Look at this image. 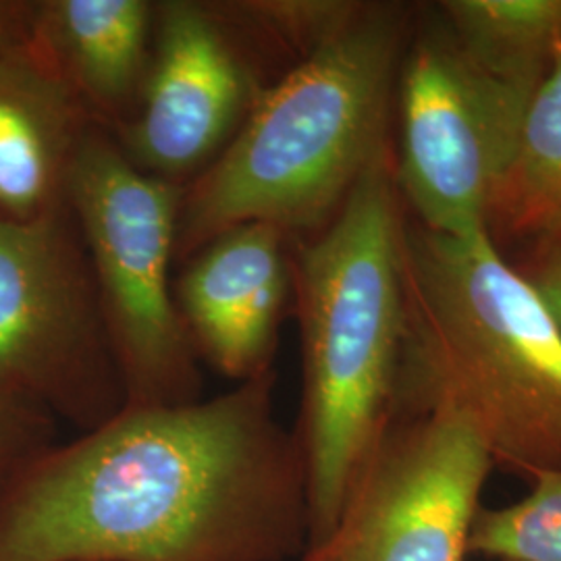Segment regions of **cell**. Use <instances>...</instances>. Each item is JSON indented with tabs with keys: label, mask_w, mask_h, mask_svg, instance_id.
Listing matches in <instances>:
<instances>
[{
	"label": "cell",
	"mask_w": 561,
	"mask_h": 561,
	"mask_svg": "<svg viewBox=\"0 0 561 561\" xmlns=\"http://www.w3.org/2000/svg\"><path fill=\"white\" fill-rule=\"evenodd\" d=\"M277 375L125 405L0 484V561H289L308 542L300 442Z\"/></svg>",
	"instance_id": "1"
},
{
	"label": "cell",
	"mask_w": 561,
	"mask_h": 561,
	"mask_svg": "<svg viewBox=\"0 0 561 561\" xmlns=\"http://www.w3.org/2000/svg\"><path fill=\"white\" fill-rule=\"evenodd\" d=\"M401 248L393 414L458 419L526 481L561 472V327L537 289L486 231L443 236L405 215Z\"/></svg>",
	"instance_id": "2"
},
{
	"label": "cell",
	"mask_w": 561,
	"mask_h": 561,
	"mask_svg": "<svg viewBox=\"0 0 561 561\" xmlns=\"http://www.w3.org/2000/svg\"><path fill=\"white\" fill-rule=\"evenodd\" d=\"M419 4L362 2L337 36L264 88L221 157L183 187L178 259L266 222L294 238L340 213L391 150L396 85Z\"/></svg>",
	"instance_id": "3"
},
{
	"label": "cell",
	"mask_w": 561,
	"mask_h": 561,
	"mask_svg": "<svg viewBox=\"0 0 561 561\" xmlns=\"http://www.w3.org/2000/svg\"><path fill=\"white\" fill-rule=\"evenodd\" d=\"M403 217L387 150L331 221L294 240L304 364L296 437L308 497L304 558L335 530L393 414L405 324Z\"/></svg>",
	"instance_id": "4"
},
{
	"label": "cell",
	"mask_w": 561,
	"mask_h": 561,
	"mask_svg": "<svg viewBox=\"0 0 561 561\" xmlns=\"http://www.w3.org/2000/svg\"><path fill=\"white\" fill-rule=\"evenodd\" d=\"M181 201L183 185L141 171L99 125L85 131L67 206L92 264L127 405L201 400V356L171 280Z\"/></svg>",
	"instance_id": "5"
},
{
	"label": "cell",
	"mask_w": 561,
	"mask_h": 561,
	"mask_svg": "<svg viewBox=\"0 0 561 561\" xmlns=\"http://www.w3.org/2000/svg\"><path fill=\"white\" fill-rule=\"evenodd\" d=\"M537 88L472 59L435 4H419L393 104V180L401 206L424 229L468 238L507 173Z\"/></svg>",
	"instance_id": "6"
},
{
	"label": "cell",
	"mask_w": 561,
	"mask_h": 561,
	"mask_svg": "<svg viewBox=\"0 0 561 561\" xmlns=\"http://www.w3.org/2000/svg\"><path fill=\"white\" fill-rule=\"evenodd\" d=\"M0 387L88 433L127 405L101 296L69 206L0 217Z\"/></svg>",
	"instance_id": "7"
},
{
	"label": "cell",
	"mask_w": 561,
	"mask_h": 561,
	"mask_svg": "<svg viewBox=\"0 0 561 561\" xmlns=\"http://www.w3.org/2000/svg\"><path fill=\"white\" fill-rule=\"evenodd\" d=\"M493 461L447 414H393L335 530L301 561H466Z\"/></svg>",
	"instance_id": "8"
},
{
	"label": "cell",
	"mask_w": 561,
	"mask_h": 561,
	"mask_svg": "<svg viewBox=\"0 0 561 561\" xmlns=\"http://www.w3.org/2000/svg\"><path fill=\"white\" fill-rule=\"evenodd\" d=\"M252 34L222 2H157L148 80L136 115L111 134L141 171L187 185L221 157L273 81L261 80Z\"/></svg>",
	"instance_id": "9"
},
{
	"label": "cell",
	"mask_w": 561,
	"mask_h": 561,
	"mask_svg": "<svg viewBox=\"0 0 561 561\" xmlns=\"http://www.w3.org/2000/svg\"><path fill=\"white\" fill-rule=\"evenodd\" d=\"M294 236L245 222L194 252L175 283L181 321L201 360L236 382L273 373L294 296Z\"/></svg>",
	"instance_id": "10"
},
{
	"label": "cell",
	"mask_w": 561,
	"mask_h": 561,
	"mask_svg": "<svg viewBox=\"0 0 561 561\" xmlns=\"http://www.w3.org/2000/svg\"><path fill=\"white\" fill-rule=\"evenodd\" d=\"M94 123L32 42H0V217L67 208V181Z\"/></svg>",
	"instance_id": "11"
},
{
	"label": "cell",
	"mask_w": 561,
	"mask_h": 561,
	"mask_svg": "<svg viewBox=\"0 0 561 561\" xmlns=\"http://www.w3.org/2000/svg\"><path fill=\"white\" fill-rule=\"evenodd\" d=\"M157 2H34L30 42L94 125L115 134L136 115L148 80Z\"/></svg>",
	"instance_id": "12"
},
{
	"label": "cell",
	"mask_w": 561,
	"mask_h": 561,
	"mask_svg": "<svg viewBox=\"0 0 561 561\" xmlns=\"http://www.w3.org/2000/svg\"><path fill=\"white\" fill-rule=\"evenodd\" d=\"M486 236L507 261L561 236V57L528 102L516 154L486 213Z\"/></svg>",
	"instance_id": "13"
},
{
	"label": "cell",
	"mask_w": 561,
	"mask_h": 561,
	"mask_svg": "<svg viewBox=\"0 0 561 561\" xmlns=\"http://www.w3.org/2000/svg\"><path fill=\"white\" fill-rule=\"evenodd\" d=\"M443 23L491 73L539 88L561 57V0H442Z\"/></svg>",
	"instance_id": "14"
},
{
	"label": "cell",
	"mask_w": 561,
	"mask_h": 561,
	"mask_svg": "<svg viewBox=\"0 0 561 561\" xmlns=\"http://www.w3.org/2000/svg\"><path fill=\"white\" fill-rule=\"evenodd\" d=\"M468 553L500 561H561V472L537 479L520 502L481 507Z\"/></svg>",
	"instance_id": "15"
},
{
	"label": "cell",
	"mask_w": 561,
	"mask_h": 561,
	"mask_svg": "<svg viewBox=\"0 0 561 561\" xmlns=\"http://www.w3.org/2000/svg\"><path fill=\"white\" fill-rule=\"evenodd\" d=\"M225 11L264 46L291 65L306 59L358 15L356 0H243L222 2Z\"/></svg>",
	"instance_id": "16"
},
{
	"label": "cell",
	"mask_w": 561,
	"mask_h": 561,
	"mask_svg": "<svg viewBox=\"0 0 561 561\" xmlns=\"http://www.w3.org/2000/svg\"><path fill=\"white\" fill-rule=\"evenodd\" d=\"M48 419L41 408L0 387V484L46 443Z\"/></svg>",
	"instance_id": "17"
},
{
	"label": "cell",
	"mask_w": 561,
	"mask_h": 561,
	"mask_svg": "<svg viewBox=\"0 0 561 561\" xmlns=\"http://www.w3.org/2000/svg\"><path fill=\"white\" fill-rule=\"evenodd\" d=\"M510 262L537 289L561 327V236L535 245Z\"/></svg>",
	"instance_id": "18"
},
{
	"label": "cell",
	"mask_w": 561,
	"mask_h": 561,
	"mask_svg": "<svg viewBox=\"0 0 561 561\" xmlns=\"http://www.w3.org/2000/svg\"><path fill=\"white\" fill-rule=\"evenodd\" d=\"M34 2H0V42L30 41Z\"/></svg>",
	"instance_id": "19"
},
{
	"label": "cell",
	"mask_w": 561,
	"mask_h": 561,
	"mask_svg": "<svg viewBox=\"0 0 561 561\" xmlns=\"http://www.w3.org/2000/svg\"><path fill=\"white\" fill-rule=\"evenodd\" d=\"M505 561H514V560H505Z\"/></svg>",
	"instance_id": "20"
}]
</instances>
